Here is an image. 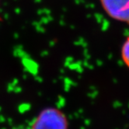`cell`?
<instances>
[{"instance_id":"cell-1","label":"cell","mask_w":129,"mask_h":129,"mask_svg":"<svg viewBox=\"0 0 129 129\" xmlns=\"http://www.w3.org/2000/svg\"><path fill=\"white\" fill-rule=\"evenodd\" d=\"M68 126L66 114L57 108L48 107L34 119L30 129H68Z\"/></svg>"},{"instance_id":"cell-2","label":"cell","mask_w":129,"mask_h":129,"mask_svg":"<svg viewBox=\"0 0 129 129\" xmlns=\"http://www.w3.org/2000/svg\"><path fill=\"white\" fill-rule=\"evenodd\" d=\"M100 2L110 17L129 24V0H100Z\"/></svg>"},{"instance_id":"cell-3","label":"cell","mask_w":129,"mask_h":129,"mask_svg":"<svg viewBox=\"0 0 129 129\" xmlns=\"http://www.w3.org/2000/svg\"><path fill=\"white\" fill-rule=\"evenodd\" d=\"M121 58L124 64L129 68V36L124 42L121 48Z\"/></svg>"}]
</instances>
